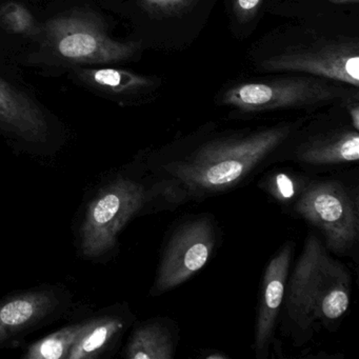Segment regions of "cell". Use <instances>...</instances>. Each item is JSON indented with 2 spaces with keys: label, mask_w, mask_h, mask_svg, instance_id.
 Instances as JSON below:
<instances>
[{
  "label": "cell",
  "mask_w": 359,
  "mask_h": 359,
  "mask_svg": "<svg viewBox=\"0 0 359 359\" xmlns=\"http://www.w3.org/2000/svg\"><path fill=\"white\" fill-rule=\"evenodd\" d=\"M0 18L1 24L7 30L16 34L28 32L34 25V18L30 12L24 6L16 3H9L4 6L0 10Z\"/></svg>",
  "instance_id": "e0dca14e"
},
{
  "label": "cell",
  "mask_w": 359,
  "mask_h": 359,
  "mask_svg": "<svg viewBox=\"0 0 359 359\" xmlns=\"http://www.w3.org/2000/svg\"><path fill=\"white\" fill-rule=\"evenodd\" d=\"M327 1H331V3L346 4V3H357V1H358V0H327Z\"/></svg>",
  "instance_id": "7402d4cb"
},
{
  "label": "cell",
  "mask_w": 359,
  "mask_h": 359,
  "mask_svg": "<svg viewBox=\"0 0 359 359\" xmlns=\"http://www.w3.org/2000/svg\"><path fill=\"white\" fill-rule=\"evenodd\" d=\"M293 252V243H287L270 260L264 271L255 331V351L259 358L268 355L277 317L285 299Z\"/></svg>",
  "instance_id": "30bf717a"
},
{
  "label": "cell",
  "mask_w": 359,
  "mask_h": 359,
  "mask_svg": "<svg viewBox=\"0 0 359 359\" xmlns=\"http://www.w3.org/2000/svg\"><path fill=\"white\" fill-rule=\"evenodd\" d=\"M93 318L66 325L50 335L33 342L28 346L22 358L68 359L77 340L89 329Z\"/></svg>",
  "instance_id": "9a60e30c"
},
{
  "label": "cell",
  "mask_w": 359,
  "mask_h": 359,
  "mask_svg": "<svg viewBox=\"0 0 359 359\" xmlns=\"http://www.w3.org/2000/svg\"><path fill=\"white\" fill-rule=\"evenodd\" d=\"M296 161L308 165H346L359 158V134L356 130H340L315 136L298 147Z\"/></svg>",
  "instance_id": "7c38bea8"
},
{
  "label": "cell",
  "mask_w": 359,
  "mask_h": 359,
  "mask_svg": "<svg viewBox=\"0 0 359 359\" xmlns=\"http://www.w3.org/2000/svg\"><path fill=\"white\" fill-rule=\"evenodd\" d=\"M216 243L215 224L207 216L180 224L165 245L152 295H161L188 280L205 266Z\"/></svg>",
  "instance_id": "8992f818"
},
{
  "label": "cell",
  "mask_w": 359,
  "mask_h": 359,
  "mask_svg": "<svg viewBox=\"0 0 359 359\" xmlns=\"http://www.w3.org/2000/svg\"><path fill=\"white\" fill-rule=\"evenodd\" d=\"M71 306L69 292L41 285L0 299V348H9L39 327L60 318Z\"/></svg>",
  "instance_id": "52a82bcc"
},
{
  "label": "cell",
  "mask_w": 359,
  "mask_h": 359,
  "mask_svg": "<svg viewBox=\"0 0 359 359\" xmlns=\"http://www.w3.org/2000/svg\"><path fill=\"white\" fill-rule=\"evenodd\" d=\"M54 50L62 60L74 62H117L137 51L134 43L113 41L87 22L60 20L51 26Z\"/></svg>",
  "instance_id": "9c48e42d"
},
{
  "label": "cell",
  "mask_w": 359,
  "mask_h": 359,
  "mask_svg": "<svg viewBox=\"0 0 359 359\" xmlns=\"http://www.w3.org/2000/svg\"><path fill=\"white\" fill-rule=\"evenodd\" d=\"M0 128L26 142H43L49 127L43 112L0 77Z\"/></svg>",
  "instance_id": "8fae6325"
},
{
  "label": "cell",
  "mask_w": 359,
  "mask_h": 359,
  "mask_svg": "<svg viewBox=\"0 0 359 359\" xmlns=\"http://www.w3.org/2000/svg\"><path fill=\"white\" fill-rule=\"evenodd\" d=\"M127 327L123 315L102 314L94 316L89 329L73 346L68 359L97 358L106 352Z\"/></svg>",
  "instance_id": "5bb4252c"
},
{
  "label": "cell",
  "mask_w": 359,
  "mask_h": 359,
  "mask_svg": "<svg viewBox=\"0 0 359 359\" xmlns=\"http://www.w3.org/2000/svg\"><path fill=\"white\" fill-rule=\"evenodd\" d=\"M351 118H352L353 127L356 131L359 129V108L358 106L353 107L350 110Z\"/></svg>",
  "instance_id": "44dd1931"
},
{
  "label": "cell",
  "mask_w": 359,
  "mask_h": 359,
  "mask_svg": "<svg viewBox=\"0 0 359 359\" xmlns=\"http://www.w3.org/2000/svg\"><path fill=\"white\" fill-rule=\"evenodd\" d=\"M296 213L325 237L327 249L348 253L359 235L358 209L350 191L337 180L306 184L294 203Z\"/></svg>",
  "instance_id": "277c9868"
},
{
  "label": "cell",
  "mask_w": 359,
  "mask_h": 359,
  "mask_svg": "<svg viewBox=\"0 0 359 359\" xmlns=\"http://www.w3.org/2000/svg\"><path fill=\"white\" fill-rule=\"evenodd\" d=\"M290 133V126H279L245 136L212 140L161 169L165 180L182 196L203 198L219 194L243 182L287 140Z\"/></svg>",
  "instance_id": "6da1fadb"
},
{
  "label": "cell",
  "mask_w": 359,
  "mask_h": 359,
  "mask_svg": "<svg viewBox=\"0 0 359 359\" xmlns=\"http://www.w3.org/2000/svg\"><path fill=\"white\" fill-rule=\"evenodd\" d=\"M262 70L306 73L357 88L359 86L358 49L352 43H332L292 50L264 60Z\"/></svg>",
  "instance_id": "ba28073f"
},
{
  "label": "cell",
  "mask_w": 359,
  "mask_h": 359,
  "mask_svg": "<svg viewBox=\"0 0 359 359\" xmlns=\"http://www.w3.org/2000/svg\"><path fill=\"white\" fill-rule=\"evenodd\" d=\"M159 196L182 198L177 189L165 180L149 186L121 174L106 182L88 205L79 229V252L83 257L97 260L109 255L130 220Z\"/></svg>",
  "instance_id": "3957f363"
},
{
  "label": "cell",
  "mask_w": 359,
  "mask_h": 359,
  "mask_svg": "<svg viewBox=\"0 0 359 359\" xmlns=\"http://www.w3.org/2000/svg\"><path fill=\"white\" fill-rule=\"evenodd\" d=\"M197 0H142L147 11L156 15H175L194 5Z\"/></svg>",
  "instance_id": "d6986e66"
},
{
  "label": "cell",
  "mask_w": 359,
  "mask_h": 359,
  "mask_svg": "<svg viewBox=\"0 0 359 359\" xmlns=\"http://www.w3.org/2000/svg\"><path fill=\"white\" fill-rule=\"evenodd\" d=\"M348 93L327 81L287 77L235 86L224 93L222 102L243 112H264L331 102Z\"/></svg>",
  "instance_id": "5b68a950"
},
{
  "label": "cell",
  "mask_w": 359,
  "mask_h": 359,
  "mask_svg": "<svg viewBox=\"0 0 359 359\" xmlns=\"http://www.w3.org/2000/svg\"><path fill=\"white\" fill-rule=\"evenodd\" d=\"M175 352L174 334L165 323L147 321L136 327L125 350L128 359H172Z\"/></svg>",
  "instance_id": "4fadbf2b"
},
{
  "label": "cell",
  "mask_w": 359,
  "mask_h": 359,
  "mask_svg": "<svg viewBox=\"0 0 359 359\" xmlns=\"http://www.w3.org/2000/svg\"><path fill=\"white\" fill-rule=\"evenodd\" d=\"M262 0H232L233 9L241 22L251 20L259 9Z\"/></svg>",
  "instance_id": "ffe728a7"
},
{
  "label": "cell",
  "mask_w": 359,
  "mask_h": 359,
  "mask_svg": "<svg viewBox=\"0 0 359 359\" xmlns=\"http://www.w3.org/2000/svg\"><path fill=\"white\" fill-rule=\"evenodd\" d=\"M83 79L96 88L110 93H125L149 85V81L140 75L116 70V69H94L83 72Z\"/></svg>",
  "instance_id": "2e32d148"
},
{
  "label": "cell",
  "mask_w": 359,
  "mask_h": 359,
  "mask_svg": "<svg viewBox=\"0 0 359 359\" xmlns=\"http://www.w3.org/2000/svg\"><path fill=\"white\" fill-rule=\"evenodd\" d=\"M304 188V187L300 188V184L295 177L285 173L275 174L266 182V191L271 193L275 199L283 203L292 201L295 196L297 198Z\"/></svg>",
  "instance_id": "ac0fdd59"
},
{
  "label": "cell",
  "mask_w": 359,
  "mask_h": 359,
  "mask_svg": "<svg viewBox=\"0 0 359 359\" xmlns=\"http://www.w3.org/2000/svg\"><path fill=\"white\" fill-rule=\"evenodd\" d=\"M352 279L321 241L310 235L285 287L290 319L302 330L327 325L346 314Z\"/></svg>",
  "instance_id": "7a4b0ae2"
}]
</instances>
